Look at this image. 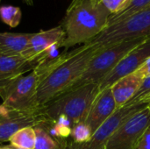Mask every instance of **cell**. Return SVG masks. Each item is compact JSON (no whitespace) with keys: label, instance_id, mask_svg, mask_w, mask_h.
Wrapping results in <instances>:
<instances>
[{"label":"cell","instance_id":"cell-1","mask_svg":"<svg viewBox=\"0 0 150 149\" xmlns=\"http://www.w3.org/2000/svg\"><path fill=\"white\" fill-rule=\"evenodd\" d=\"M97 50L83 44L70 52L61 54L54 68L40 82L37 90V103L41 109L72 89L85 71Z\"/></svg>","mask_w":150,"mask_h":149},{"label":"cell","instance_id":"cell-2","mask_svg":"<svg viewBox=\"0 0 150 149\" xmlns=\"http://www.w3.org/2000/svg\"><path fill=\"white\" fill-rule=\"evenodd\" d=\"M111 16L101 2L72 0L61 24L65 33L62 47L68 50L89 42L107 27Z\"/></svg>","mask_w":150,"mask_h":149},{"label":"cell","instance_id":"cell-3","mask_svg":"<svg viewBox=\"0 0 150 149\" xmlns=\"http://www.w3.org/2000/svg\"><path fill=\"white\" fill-rule=\"evenodd\" d=\"M99 93L98 84H87L73 89L40 109L41 113L54 121L59 116L68 117L73 125L85 122L91 105Z\"/></svg>","mask_w":150,"mask_h":149},{"label":"cell","instance_id":"cell-4","mask_svg":"<svg viewBox=\"0 0 150 149\" xmlns=\"http://www.w3.org/2000/svg\"><path fill=\"white\" fill-rule=\"evenodd\" d=\"M149 37H141L125 40L97 51L89 62L85 71L71 90L91 83L99 85L103 79L128 53L143 43Z\"/></svg>","mask_w":150,"mask_h":149},{"label":"cell","instance_id":"cell-5","mask_svg":"<svg viewBox=\"0 0 150 149\" xmlns=\"http://www.w3.org/2000/svg\"><path fill=\"white\" fill-rule=\"evenodd\" d=\"M150 36V7L122 21L107 25L97 37L85 43L97 51L120 42Z\"/></svg>","mask_w":150,"mask_h":149},{"label":"cell","instance_id":"cell-6","mask_svg":"<svg viewBox=\"0 0 150 149\" xmlns=\"http://www.w3.org/2000/svg\"><path fill=\"white\" fill-rule=\"evenodd\" d=\"M41 80L34 70L12 80L0 90L3 105L25 112L40 111L37 103V90Z\"/></svg>","mask_w":150,"mask_h":149},{"label":"cell","instance_id":"cell-7","mask_svg":"<svg viewBox=\"0 0 150 149\" xmlns=\"http://www.w3.org/2000/svg\"><path fill=\"white\" fill-rule=\"evenodd\" d=\"M150 127V111L147 105L121 124L109 138L105 149H137Z\"/></svg>","mask_w":150,"mask_h":149},{"label":"cell","instance_id":"cell-8","mask_svg":"<svg viewBox=\"0 0 150 149\" xmlns=\"http://www.w3.org/2000/svg\"><path fill=\"white\" fill-rule=\"evenodd\" d=\"M146 105L124 106L118 109L92 135L91 139L84 143H75L72 141L63 140L61 149H105L107 141L114 131L133 115L143 109Z\"/></svg>","mask_w":150,"mask_h":149},{"label":"cell","instance_id":"cell-9","mask_svg":"<svg viewBox=\"0 0 150 149\" xmlns=\"http://www.w3.org/2000/svg\"><path fill=\"white\" fill-rule=\"evenodd\" d=\"M46 119L40 111L25 112L0 105V142L9 141L17 131L26 126H36Z\"/></svg>","mask_w":150,"mask_h":149},{"label":"cell","instance_id":"cell-10","mask_svg":"<svg viewBox=\"0 0 150 149\" xmlns=\"http://www.w3.org/2000/svg\"><path fill=\"white\" fill-rule=\"evenodd\" d=\"M150 57V37L128 53L99 83V92L112 87L118 80L137 71Z\"/></svg>","mask_w":150,"mask_h":149},{"label":"cell","instance_id":"cell-11","mask_svg":"<svg viewBox=\"0 0 150 149\" xmlns=\"http://www.w3.org/2000/svg\"><path fill=\"white\" fill-rule=\"evenodd\" d=\"M64 38L65 33L61 25L49 30L33 33L25 49L23 51L21 55L24 58L33 61L40 54H41L53 45L59 44L62 47Z\"/></svg>","mask_w":150,"mask_h":149},{"label":"cell","instance_id":"cell-12","mask_svg":"<svg viewBox=\"0 0 150 149\" xmlns=\"http://www.w3.org/2000/svg\"><path fill=\"white\" fill-rule=\"evenodd\" d=\"M117 110L111 88H107L101 90L95 98L85 123L94 133Z\"/></svg>","mask_w":150,"mask_h":149},{"label":"cell","instance_id":"cell-13","mask_svg":"<svg viewBox=\"0 0 150 149\" xmlns=\"http://www.w3.org/2000/svg\"><path fill=\"white\" fill-rule=\"evenodd\" d=\"M36 63L19 55H5L0 54V90L12 80L33 71Z\"/></svg>","mask_w":150,"mask_h":149},{"label":"cell","instance_id":"cell-14","mask_svg":"<svg viewBox=\"0 0 150 149\" xmlns=\"http://www.w3.org/2000/svg\"><path fill=\"white\" fill-rule=\"evenodd\" d=\"M143 80L144 78L135 71L134 73L118 80L110 87L117 109L124 107L134 97Z\"/></svg>","mask_w":150,"mask_h":149},{"label":"cell","instance_id":"cell-15","mask_svg":"<svg viewBox=\"0 0 150 149\" xmlns=\"http://www.w3.org/2000/svg\"><path fill=\"white\" fill-rule=\"evenodd\" d=\"M33 33L0 32V54L19 55L25 49Z\"/></svg>","mask_w":150,"mask_h":149},{"label":"cell","instance_id":"cell-16","mask_svg":"<svg viewBox=\"0 0 150 149\" xmlns=\"http://www.w3.org/2000/svg\"><path fill=\"white\" fill-rule=\"evenodd\" d=\"M9 142L16 148L34 149L36 142V133L34 126H26L17 131L10 137Z\"/></svg>","mask_w":150,"mask_h":149},{"label":"cell","instance_id":"cell-17","mask_svg":"<svg viewBox=\"0 0 150 149\" xmlns=\"http://www.w3.org/2000/svg\"><path fill=\"white\" fill-rule=\"evenodd\" d=\"M149 7H150V0H129L122 11L111 16L108 25L122 21L143 10L148 9Z\"/></svg>","mask_w":150,"mask_h":149},{"label":"cell","instance_id":"cell-18","mask_svg":"<svg viewBox=\"0 0 150 149\" xmlns=\"http://www.w3.org/2000/svg\"><path fill=\"white\" fill-rule=\"evenodd\" d=\"M34 129L36 133L34 149H61L62 141H57L53 138L47 131L40 126H34Z\"/></svg>","mask_w":150,"mask_h":149},{"label":"cell","instance_id":"cell-19","mask_svg":"<svg viewBox=\"0 0 150 149\" xmlns=\"http://www.w3.org/2000/svg\"><path fill=\"white\" fill-rule=\"evenodd\" d=\"M22 18V11L19 7L12 5H5L0 7L1 20L11 28L17 27Z\"/></svg>","mask_w":150,"mask_h":149},{"label":"cell","instance_id":"cell-20","mask_svg":"<svg viewBox=\"0 0 150 149\" xmlns=\"http://www.w3.org/2000/svg\"><path fill=\"white\" fill-rule=\"evenodd\" d=\"M93 135L91 127L85 122H80L73 125L70 138L75 143H84L89 141Z\"/></svg>","mask_w":150,"mask_h":149},{"label":"cell","instance_id":"cell-21","mask_svg":"<svg viewBox=\"0 0 150 149\" xmlns=\"http://www.w3.org/2000/svg\"><path fill=\"white\" fill-rule=\"evenodd\" d=\"M128 1L129 0H100L112 15L122 11L127 4Z\"/></svg>","mask_w":150,"mask_h":149},{"label":"cell","instance_id":"cell-22","mask_svg":"<svg viewBox=\"0 0 150 149\" xmlns=\"http://www.w3.org/2000/svg\"><path fill=\"white\" fill-rule=\"evenodd\" d=\"M150 93V76L149 77H147L143 80V82L142 83V85L141 87L139 88V90H137V92L135 93L134 97L126 105L127 106H132L134 105V103L139 100L141 97H144L145 95ZM125 105V106H126Z\"/></svg>","mask_w":150,"mask_h":149},{"label":"cell","instance_id":"cell-23","mask_svg":"<svg viewBox=\"0 0 150 149\" xmlns=\"http://www.w3.org/2000/svg\"><path fill=\"white\" fill-rule=\"evenodd\" d=\"M137 149H150V127L143 134Z\"/></svg>","mask_w":150,"mask_h":149},{"label":"cell","instance_id":"cell-24","mask_svg":"<svg viewBox=\"0 0 150 149\" xmlns=\"http://www.w3.org/2000/svg\"><path fill=\"white\" fill-rule=\"evenodd\" d=\"M137 72L145 79L150 76V57H149L145 62L142 64V66L137 70Z\"/></svg>","mask_w":150,"mask_h":149},{"label":"cell","instance_id":"cell-25","mask_svg":"<svg viewBox=\"0 0 150 149\" xmlns=\"http://www.w3.org/2000/svg\"><path fill=\"white\" fill-rule=\"evenodd\" d=\"M146 105L147 107L149 108V110L150 111V93L145 95L144 97H141L139 100H137L134 105Z\"/></svg>","mask_w":150,"mask_h":149},{"label":"cell","instance_id":"cell-26","mask_svg":"<svg viewBox=\"0 0 150 149\" xmlns=\"http://www.w3.org/2000/svg\"><path fill=\"white\" fill-rule=\"evenodd\" d=\"M1 149H23V148H16L12 145H8V146H4L3 148H1Z\"/></svg>","mask_w":150,"mask_h":149},{"label":"cell","instance_id":"cell-27","mask_svg":"<svg viewBox=\"0 0 150 149\" xmlns=\"http://www.w3.org/2000/svg\"><path fill=\"white\" fill-rule=\"evenodd\" d=\"M33 1H34V0H24V2H25L26 4H28V5H33Z\"/></svg>","mask_w":150,"mask_h":149},{"label":"cell","instance_id":"cell-28","mask_svg":"<svg viewBox=\"0 0 150 149\" xmlns=\"http://www.w3.org/2000/svg\"><path fill=\"white\" fill-rule=\"evenodd\" d=\"M96 1H98V2H100V0H96Z\"/></svg>","mask_w":150,"mask_h":149},{"label":"cell","instance_id":"cell-29","mask_svg":"<svg viewBox=\"0 0 150 149\" xmlns=\"http://www.w3.org/2000/svg\"><path fill=\"white\" fill-rule=\"evenodd\" d=\"M0 149H1V148H0Z\"/></svg>","mask_w":150,"mask_h":149},{"label":"cell","instance_id":"cell-30","mask_svg":"<svg viewBox=\"0 0 150 149\" xmlns=\"http://www.w3.org/2000/svg\"><path fill=\"white\" fill-rule=\"evenodd\" d=\"M0 1H1V0H0Z\"/></svg>","mask_w":150,"mask_h":149}]
</instances>
